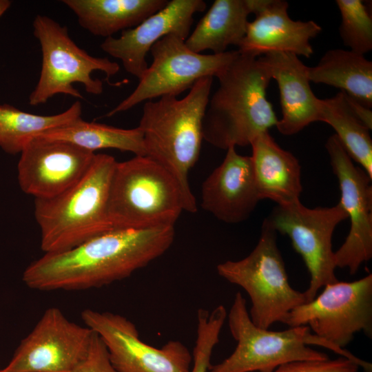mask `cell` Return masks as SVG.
Wrapping results in <instances>:
<instances>
[{"instance_id": "8", "label": "cell", "mask_w": 372, "mask_h": 372, "mask_svg": "<svg viewBox=\"0 0 372 372\" xmlns=\"http://www.w3.org/2000/svg\"><path fill=\"white\" fill-rule=\"evenodd\" d=\"M33 32L42 54L40 76L29 96L31 105L46 103L57 94L83 99L73 84L81 83L85 91L99 95L103 91V82L92 77L94 71L105 73L107 79L115 75L119 65L107 57H95L79 47L70 38L68 29L54 19L37 14Z\"/></svg>"}, {"instance_id": "14", "label": "cell", "mask_w": 372, "mask_h": 372, "mask_svg": "<svg viewBox=\"0 0 372 372\" xmlns=\"http://www.w3.org/2000/svg\"><path fill=\"white\" fill-rule=\"evenodd\" d=\"M325 148L339 183V203L351 223L344 242L334 251L335 262L336 267L347 268L354 275L372 258V178L353 163L335 134L329 137Z\"/></svg>"}, {"instance_id": "7", "label": "cell", "mask_w": 372, "mask_h": 372, "mask_svg": "<svg viewBox=\"0 0 372 372\" xmlns=\"http://www.w3.org/2000/svg\"><path fill=\"white\" fill-rule=\"evenodd\" d=\"M218 275L242 288L249 295L252 322L264 329L283 323L289 313L307 302L304 292L289 282L285 262L277 245V231L264 219L257 245L245 258L217 265Z\"/></svg>"}, {"instance_id": "29", "label": "cell", "mask_w": 372, "mask_h": 372, "mask_svg": "<svg viewBox=\"0 0 372 372\" xmlns=\"http://www.w3.org/2000/svg\"><path fill=\"white\" fill-rule=\"evenodd\" d=\"M359 369L353 360L340 356L335 360L293 361L279 366L272 372H358Z\"/></svg>"}, {"instance_id": "11", "label": "cell", "mask_w": 372, "mask_h": 372, "mask_svg": "<svg viewBox=\"0 0 372 372\" xmlns=\"http://www.w3.org/2000/svg\"><path fill=\"white\" fill-rule=\"evenodd\" d=\"M274 229L291 240L310 274L307 302L327 285L338 281L335 276L332 236L336 226L348 218L341 204L330 207L308 208L300 200L276 206L267 218Z\"/></svg>"}, {"instance_id": "33", "label": "cell", "mask_w": 372, "mask_h": 372, "mask_svg": "<svg viewBox=\"0 0 372 372\" xmlns=\"http://www.w3.org/2000/svg\"><path fill=\"white\" fill-rule=\"evenodd\" d=\"M1 372V371H0Z\"/></svg>"}, {"instance_id": "25", "label": "cell", "mask_w": 372, "mask_h": 372, "mask_svg": "<svg viewBox=\"0 0 372 372\" xmlns=\"http://www.w3.org/2000/svg\"><path fill=\"white\" fill-rule=\"evenodd\" d=\"M329 124L351 159L372 178V140L368 129L355 115L342 91L320 99V121Z\"/></svg>"}, {"instance_id": "9", "label": "cell", "mask_w": 372, "mask_h": 372, "mask_svg": "<svg viewBox=\"0 0 372 372\" xmlns=\"http://www.w3.org/2000/svg\"><path fill=\"white\" fill-rule=\"evenodd\" d=\"M284 324L307 326L311 332L344 349L358 332L372 337V274L353 282L327 285L311 301L291 311Z\"/></svg>"}, {"instance_id": "10", "label": "cell", "mask_w": 372, "mask_h": 372, "mask_svg": "<svg viewBox=\"0 0 372 372\" xmlns=\"http://www.w3.org/2000/svg\"><path fill=\"white\" fill-rule=\"evenodd\" d=\"M185 41L175 34L166 35L158 41L149 51L152 62L138 79L136 87L105 116L163 96H178L199 79L216 76L239 52L237 50L220 54L196 53Z\"/></svg>"}, {"instance_id": "17", "label": "cell", "mask_w": 372, "mask_h": 372, "mask_svg": "<svg viewBox=\"0 0 372 372\" xmlns=\"http://www.w3.org/2000/svg\"><path fill=\"white\" fill-rule=\"evenodd\" d=\"M226 151L202 184L200 207L220 221L237 224L250 216L260 199L251 156L239 154L235 147Z\"/></svg>"}, {"instance_id": "5", "label": "cell", "mask_w": 372, "mask_h": 372, "mask_svg": "<svg viewBox=\"0 0 372 372\" xmlns=\"http://www.w3.org/2000/svg\"><path fill=\"white\" fill-rule=\"evenodd\" d=\"M107 211L114 229L174 226L184 211L183 199L167 169L147 156H135L116 162Z\"/></svg>"}, {"instance_id": "16", "label": "cell", "mask_w": 372, "mask_h": 372, "mask_svg": "<svg viewBox=\"0 0 372 372\" xmlns=\"http://www.w3.org/2000/svg\"><path fill=\"white\" fill-rule=\"evenodd\" d=\"M203 0H171L134 28L121 32L118 38L105 39L101 48L121 60L124 69L140 79L148 65L146 55L151 48L168 34L186 40L196 12L205 10Z\"/></svg>"}, {"instance_id": "2", "label": "cell", "mask_w": 372, "mask_h": 372, "mask_svg": "<svg viewBox=\"0 0 372 372\" xmlns=\"http://www.w3.org/2000/svg\"><path fill=\"white\" fill-rule=\"evenodd\" d=\"M216 77L218 87L203 121L204 141L225 150L245 147L276 125L278 119L267 99L271 77L258 56L239 51Z\"/></svg>"}, {"instance_id": "19", "label": "cell", "mask_w": 372, "mask_h": 372, "mask_svg": "<svg viewBox=\"0 0 372 372\" xmlns=\"http://www.w3.org/2000/svg\"><path fill=\"white\" fill-rule=\"evenodd\" d=\"M278 83L282 118L276 127L285 136L297 134L313 122L320 121V99L310 86L308 68L298 56L273 52L258 57Z\"/></svg>"}, {"instance_id": "21", "label": "cell", "mask_w": 372, "mask_h": 372, "mask_svg": "<svg viewBox=\"0 0 372 372\" xmlns=\"http://www.w3.org/2000/svg\"><path fill=\"white\" fill-rule=\"evenodd\" d=\"M261 0H216L185 41L193 52H226L229 45L238 47L245 36L248 17L254 14Z\"/></svg>"}, {"instance_id": "31", "label": "cell", "mask_w": 372, "mask_h": 372, "mask_svg": "<svg viewBox=\"0 0 372 372\" xmlns=\"http://www.w3.org/2000/svg\"><path fill=\"white\" fill-rule=\"evenodd\" d=\"M350 107L358 119L370 130L372 129V111L347 95Z\"/></svg>"}, {"instance_id": "32", "label": "cell", "mask_w": 372, "mask_h": 372, "mask_svg": "<svg viewBox=\"0 0 372 372\" xmlns=\"http://www.w3.org/2000/svg\"><path fill=\"white\" fill-rule=\"evenodd\" d=\"M11 1L8 0H0V18L10 8Z\"/></svg>"}, {"instance_id": "26", "label": "cell", "mask_w": 372, "mask_h": 372, "mask_svg": "<svg viewBox=\"0 0 372 372\" xmlns=\"http://www.w3.org/2000/svg\"><path fill=\"white\" fill-rule=\"evenodd\" d=\"M81 103L74 102L65 111L44 116L21 111L3 104L0 105V148L10 154L21 153L34 138L81 116Z\"/></svg>"}, {"instance_id": "28", "label": "cell", "mask_w": 372, "mask_h": 372, "mask_svg": "<svg viewBox=\"0 0 372 372\" xmlns=\"http://www.w3.org/2000/svg\"><path fill=\"white\" fill-rule=\"evenodd\" d=\"M227 316V312L223 305H218L211 311L204 309L198 310L196 339L190 372L209 371L212 351L219 342Z\"/></svg>"}, {"instance_id": "15", "label": "cell", "mask_w": 372, "mask_h": 372, "mask_svg": "<svg viewBox=\"0 0 372 372\" xmlns=\"http://www.w3.org/2000/svg\"><path fill=\"white\" fill-rule=\"evenodd\" d=\"M20 154L17 165L20 188L35 199H48L76 184L89 169L96 153L39 136Z\"/></svg>"}, {"instance_id": "6", "label": "cell", "mask_w": 372, "mask_h": 372, "mask_svg": "<svg viewBox=\"0 0 372 372\" xmlns=\"http://www.w3.org/2000/svg\"><path fill=\"white\" fill-rule=\"evenodd\" d=\"M228 325L237 342L233 353L223 362L211 366L208 372H272L279 366L299 360L329 358L309 345H318L364 366L365 361L344 349L319 338L307 326L290 327L273 331L256 326L240 292L235 295L227 313Z\"/></svg>"}, {"instance_id": "27", "label": "cell", "mask_w": 372, "mask_h": 372, "mask_svg": "<svg viewBox=\"0 0 372 372\" xmlns=\"http://www.w3.org/2000/svg\"><path fill=\"white\" fill-rule=\"evenodd\" d=\"M340 12V36L350 50L363 54L372 50V17L362 0H336Z\"/></svg>"}, {"instance_id": "18", "label": "cell", "mask_w": 372, "mask_h": 372, "mask_svg": "<svg viewBox=\"0 0 372 372\" xmlns=\"http://www.w3.org/2000/svg\"><path fill=\"white\" fill-rule=\"evenodd\" d=\"M288 8L284 0H262L254 20L247 24L238 50L258 57L284 52L309 58L313 53L310 41L321 32L322 28L312 20H293Z\"/></svg>"}, {"instance_id": "3", "label": "cell", "mask_w": 372, "mask_h": 372, "mask_svg": "<svg viewBox=\"0 0 372 372\" xmlns=\"http://www.w3.org/2000/svg\"><path fill=\"white\" fill-rule=\"evenodd\" d=\"M213 76L199 79L185 96H163L143 105L138 127L146 156L167 169L177 181L184 211L196 213L195 197L189 183V172L200 152L203 121L210 97Z\"/></svg>"}, {"instance_id": "23", "label": "cell", "mask_w": 372, "mask_h": 372, "mask_svg": "<svg viewBox=\"0 0 372 372\" xmlns=\"http://www.w3.org/2000/svg\"><path fill=\"white\" fill-rule=\"evenodd\" d=\"M308 75L310 82L339 88L371 109L372 62L364 55L350 50H329L316 65L309 67Z\"/></svg>"}, {"instance_id": "1", "label": "cell", "mask_w": 372, "mask_h": 372, "mask_svg": "<svg viewBox=\"0 0 372 372\" xmlns=\"http://www.w3.org/2000/svg\"><path fill=\"white\" fill-rule=\"evenodd\" d=\"M174 237V225L113 229L68 250L44 254L25 269L23 281L40 291L103 287L161 256Z\"/></svg>"}, {"instance_id": "20", "label": "cell", "mask_w": 372, "mask_h": 372, "mask_svg": "<svg viewBox=\"0 0 372 372\" xmlns=\"http://www.w3.org/2000/svg\"><path fill=\"white\" fill-rule=\"evenodd\" d=\"M252 167L259 198L277 205L300 200L302 192L300 165L291 152L283 149L268 132L256 136L250 144Z\"/></svg>"}, {"instance_id": "4", "label": "cell", "mask_w": 372, "mask_h": 372, "mask_svg": "<svg viewBox=\"0 0 372 372\" xmlns=\"http://www.w3.org/2000/svg\"><path fill=\"white\" fill-rule=\"evenodd\" d=\"M116 162L112 156L95 154L76 184L53 198L34 199V214L45 254L68 250L114 229L107 208Z\"/></svg>"}, {"instance_id": "30", "label": "cell", "mask_w": 372, "mask_h": 372, "mask_svg": "<svg viewBox=\"0 0 372 372\" xmlns=\"http://www.w3.org/2000/svg\"><path fill=\"white\" fill-rule=\"evenodd\" d=\"M94 332V331H93ZM71 372H118L101 338L93 333L87 354Z\"/></svg>"}, {"instance_id": "12", "label": "cell", "mask_w": 372, "mask_h": 372, "mask_svg": "<svg viewBox=\"0 0 372 372\" xmlns=\"http://www.w3.org/2000/svg\"><path fill=\"white\" fill-rule=\"evenodd\" d=\"M81 318L103 340L118 372H190L192 357L180 341L169 340L161 348L149 345L133 322L108 311L87 309Z\"/></svg>"}, {"instance_id": "24", "label": "cell", "mask_w": 372, "mask_h": 372, "mask_svg": "<svg viewBox=\"0 0 372 372\" xmlns=\"http://www.w3.org/2000/svg\"><path fill=\"white\" fill-rule=\"evenodd\" d=\"M40 136L68 142L93 153L102 149H116L135 156H146L143 133L138 127L123 129L87 122L80 116Z\"/></svg>"}, {"instance_id": "22", "label": "cell", "mask_w": 372, "mask_h": 372, "mask_svg": "<svg viewBox=\"0 0 372 372\" xmlns=\"http://www.w3.org/2000/svg\"><path fill=\"white\" fill-rule=\"evenodd\" d=\"M167 0H63L79 25L105 39L140 24L165 6Z\"/></svg>"}, {"instance_id": "13", "label": "cell", "mask_w": 372, "mask_h": 372, "mask_svg": "<svg viewBox=\"0 0 372 372\" xmlns=\"http://www.w3.org/2000/svg\"><path fill=\"white\" fill-rule=\"evenodd\" d=\"M93 331L47 309L1 372H71L87 353Z\"/></svg>"}]
</instances>
